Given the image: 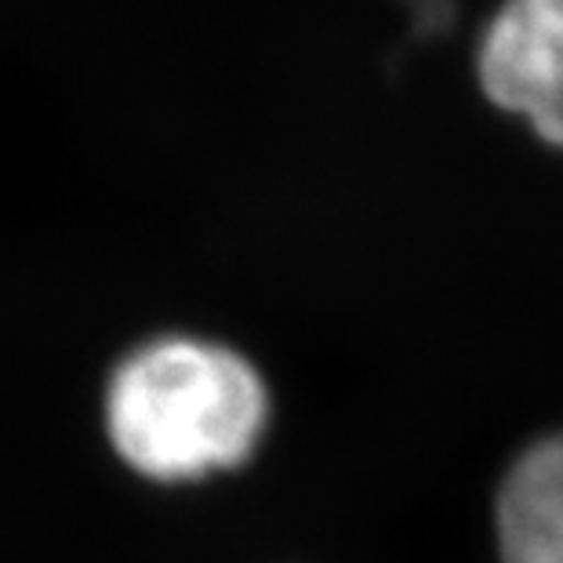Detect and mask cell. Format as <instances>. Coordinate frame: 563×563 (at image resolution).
I'll return each instance as SVG.
<instances>
[{
  "mask_svg": "<svg viewBox=\"0 0 563 563\" xmlns=\"http://www.w3.org/2000/svg\"><path fill=\"white\" fill-rule=\"evenodd\" d=\"M501 563H563V433L509 465L495 506Z\"/></svg>",
  "mask_w": 563,
  "mask_h": 563,
  "instance_id": "3957f363",
  "label": "cell"
},
{
  "mask_svg": "<svg viewBox=\"0 0 563 563\" xmlns=\"http://www.w3.org/2000/svg\"><path fill=\"white\" fill-rule=\"evenodd\" d=\"M269 386L241 350L157 334L117 361L102 418L113 454L150 484H197L241 470L269 429Z\"/></svg>",
  "mask_w": 563,
  "mask_h": 563,
  "instance_id": "6da1fadb",
  "label": "cell"
},
{
  "mask_svg": "<svg viewBox=\"0 0 563 563\" xmlns=\"http://www.w3.org/2000/svg\"><path fill=\"white\" fill-rule=\"evenodd\" d=\"M473 66L495 110L563 150V0H501L476 41Z\"/></svg>",
  "mask_w": 563,
  "mask_h": 563,
  "instance_id": "7a4b0ae2",
  "label": "cell"
}]
</instances>
